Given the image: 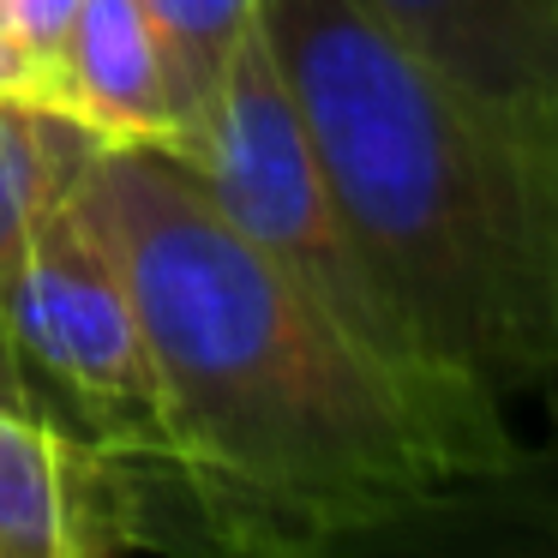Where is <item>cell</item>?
<instances>
[{
	"label": "cell",
	"instance_id": "cell-1",
	"mask_svg": "<svg viewBox=\"0 0 558 558\" xmlns=\"http://www.w3.org/2000/svg\"><path fill=\"white\" fill-rule=\"evenodd\" d=\"M97 186L157 361L169 481L217 546L378 541L462 481L426 402L306 301L169 150L102 145Z\"/></svg>",
	"mask_w": 558,
	"mask_h": 558
},
{
	"label": "cell",
	"instance_id": "cell-2",
	"mask_svg": "<svg viewBox=\"0 0 558 558\" xmlns=\"http://www.w3.org/2000/svg\"><path fill=\"white\" fill-rule=\"evenodd\" d=\"M258 19L414 342L558 426V138L462 97L366 0H265Z\"/></svg>",
	"mask_w": 558,
	"mask_h": 558
},
{
	"label": "cell",
	"instance_id": "cell-3",
	"mask_svg": "<svg viewBox=\"0 0 558 558\" xmlns=\"http://www.w3.org/2000/svg\"><path fill=\"white\" fill-rule=\"evenodd\" d=\"M186 174L205 186V198L306 294L318 301L366 354L390 366L414 397L426 402V414L438 421V433L457 450L462 481L498 474L517 457V426L493 397L457 385L450 373H438L433 354L414 342V330L402 325L390 289L378 282V270L366 265L361 241H354L349 217L337 205L318 145L301 121L289 78H282L277 54H270L265 19L241 43V54L229 61L217 97H210L198 133L186 138L181 157Z\"/></svg>",
	"mask_w": 558,
	"mask_h": 558
},
{
	"label": "cell",
	"instance_id": "cell-4",
	"mask_svg": "<svg viewBox=\"0 0 558 558\" xmlns=\"http://www.w3.org/2000/svg\"><path fill=\"white\" fill-rule=\"evenodd\" d=\"M0 325L73 433L169 481L157 361H150L109 198L97 186V157L37 217L0 301Z\"/></svg>",
	"mask_w": 558,
	"mask_h": 558
},
{
	"label": "cell",
	"instance_id": "cell-5",
	"mask_svg": "<svg viewBox=\"0 0 558 558\" xmlns=\"http://www.w3.org/2000/svg\"><path fill=\"white\" fill-rule=\"evenodd\" d=\"M157 469L0 402V558H114L150 541Z\"/></svg>",
	"mask_w": 558,
	"mask_h": 558
},
{
	"label": "cell",
	"instance_id": "cell-6",
	"mask_svg": "<svg viewBox=\"0 0 558 558\" xmlns=\"http://www.w3.org/2000/svg\"><path fill=\"white\" fill-rule=\"evenodd\" d=\"M438 78L534 138H558V0H366Z\"/></svg>",
	"mask_w": 558,
	"mask_h": 558
},
{
	"label": "cell",
	"instance_id": "cell-7",
	"mask_svg": "<svg viewBox=\"0 0 558 558\" xmlns=\"http://www.w3.org/2000/svg\"><path fill=\"white\" fill-rule=\"evenodd\" d=\"M49 102L102 145H145L181 157L186 102L169 49L138 0H78L49 49Z\"/></svg>",
	"mask_w": 558,
	"mask_h": 558
},
{
	"label": "cell",
	"instance_id": "cell-8",
	"mask_svg": "<svg viewBox=\"0 0 558 558\" xmlns=\"http://www.w3.org/2000/svg\"><path fill=\"white\" fill-rule=\"evenodd\" d=\"M97 150L102 138L85 133L54 102L25 97V90H0V301H7V282L25 258L37 217L66 193V181Z\"/></svg>",
	"mask_w": 558,
	"mask_h": 558
},
{
	"label": "cell",
	"instance_id": "cell-9",
	"mask_svg": "<svg viewBox=\"0 0 558 558\" xmlns=\"http://www.w3.org/2000/svg\"><path fill=\"white\" fill-rule=\"evenodd\" d=\"M414 517L462 522V534H469L474 522H486V529H505V541L558 546V426H546L541 445H517V457L498 474L457 481V486H445V493H433Z\"/></svg>",
	"mask_w": 558,
	"mask_h": 558
},
{
	"label": "cell",
	"instance_id": "cell-10",
	"mask_svg": "<svg viewBox=\"0 0 558 558\" xmlns=\"http://www.w3.org/2000/svg\"><path fill=\"white\" fill-rule=\"evenodd\" d=\"M138 7L150 13L162 49H169L174 85H181V102H186V138H193L222 85V73H229V61L258 31V7L265 0H138Z\"/></svg>",
	"mask_w": 558,
	"mask_h": 558
},
{
	"label": "cell",
	"instance_id": "cell-11",
	"mask_svg": "<svg viewBox=\"0 0 558 558\" xmlns=\"http://www.w3.org/2000/svg\"><path fill=\"white\" fill-rule=\"evenodd\" d=\"M0 402H7V409H19V414H49V421H61V414H54V402L43 397L37 373H31L25 354H19V342L7 337V325H0Z\"/></svg>",
	"mask_w": 558,
	"mask_h": 558
}]
</instances>
